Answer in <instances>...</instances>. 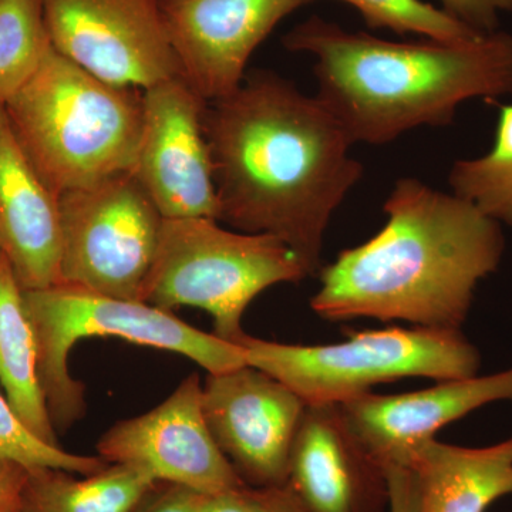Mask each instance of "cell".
<instances>
[{"label":"cell","instance_id":"10","mask_svg":"<svg viewBox=\"0 0 512 512\" xmlns=\"http://www.w3.org/2000/svg\"><path fill=\"white\" fill-rule=\"evenodd\" d=\"M207 104L184 77L143 92V128L131 173L164 220L218 221L217 191L204 127Z\"/></svg>","mask_w":512,"mask_h":512},{"label":"cell","instance_id":"18","mask_svg":"<svg viewBox=\"0 0 512 512\" xmlns=\"http://www.w3.org/2000/svg\"><path fill=\"white\" fill-rule=\"evenodd\" d=\"M0 384L5 397L29 429L53 446L57 431L39 377V355L23 291L8 259L0 258Z\"/></svg>","mask_w":512,"mask_h":512},{"label":"cell","instance_id":"5","mask_svg":"<svg viewBox=\"0 0 512 512\" xmlns=\"http://www.w3.org/2000/svg\"><path fill=\"white\" fill-rule=\"evenodd\" d=\"M37 343L39 377L57 434L83 419L84 384L73 379L69 356L86 338H120L134 345L188 357L208 375L247 365L244 349L188 325L170 311L134 299L114 298L57 284L23 291Z\"/></svg>","mask_w":512,"mask_h":512},{"label":"cell","instance_id":"7","mask_svg":"<svg viewBox=\"0 0 512 512\" xmlns=\"http://www.w3.org/2000/svg\"><path fill=\"white\" fill-rule=\"evenodd\" d=\"M247 365L275 377L306 406L345 404L376 384L478 375L481 355L461 330L386 328L349 333L330 345H288L247 335Z\"/></svg>","mask_w":512,"mask_h":512},{"label":"cell","instance_id":"11","mask_svg":"<svg viewBox=\"0 0 512 512\" xmlns=\"http://www.w3.org/2000/svg\"><path fill=\"white\" fill-rule=\"evenodd\" d=\"M305 409L298 394L254 366L208 375L202 384L208 429L251 487H285Z\"/></svg>","mask_w":512,"mask_h":512},{"label":"cell","instance_id":"22","mask_svg":"<svg viewBox=\"0 0 512 512\" xmlns=\"http://www.w3.org/2000/svg\"><path fill=\"white\" fill-rule=\"evenodd\" d=\"M302 5L316 0H301ZM360 13L370 29L392 30L397 35H417L440 42H466L484 35L468 28L443 9L423 0H339Z\"/></svg>","mask_w":512,"mask_h":512},{"label":"cell","instance_id":"12","mask_svg":"<svg viewBox=\"0 0 512 512\" xmlns=\"http://www.w3.org/2000/svg\"><path fill=\"white\" fill-rule=\"evenodd\" d=\"M97 453L107 463L138 468L158 483L183 485L205 495L248 485L208 429L197 373L185 377L150 412L110 427L100 437Z\"/></svg>","mask_w":512,"mask_h":512},{"label":"cell","instance_id":"20","mask_svg":"<svg viewBox=\"0 0 512 512\" xmlns=\"http://www.w3.org/2000/svg\"><path fill=\"white\" fill-rule=\"evenodd\" d=\"M448 185L501 227L512 228V104H498L490 150L480 157L457 160Z\"/></svg>","mask_w":512,"mask_h":512},{"label":"cell","instance_id":"26","mask_svg":"<svg viewBox=\"0 0 512 512\" xmlns=\"http://www.w3.org/2000/svg\"><path fill=\"white\" fill-rule=\"evenodd\" d=\"M204 497L183 485L158 483L134 512H200Z\"/></svg>","mask_w":512,"mask_h":512},{"label":"cell","instance_id":"29","mask_svg":"<svg viewBox=\"0 0 512 512\" xmlns=\"http://www.w3.org/2000/svg\"><path fill=\"white\" fill-rule=\"evenodd\" d=\"M278 512H306L302 505L295 500V497L289 493L288 488H281L279 494Z\"/></svg>","mask_w":512,"mask_h":512},{"label":"cell","instance_id":"25","mask_svg":"<svg viewBox=\"0 0 512 512\" xmlns=\"http://www.w3.org/2000/svg\"><path fill=\"white\" fill-rule=\"evenodd\" d=\"M441 9L478 33L500 30L501 16L512 13V0H439Z\"/></svg>","mask_w":512,"mask_h":512},{"label":"cell","instance_id":"23","mask_svg":"<svg viewBox=\"0 0 512 512\" xmlns=\"http://www.w3.org/2000/svg\"><path fill=\"white\" fill-rule=\"evenodd\" d=\"M0 458L19 464L28 471L62 470L67 473L89 476L109 466L99 456H80L69 453L60 446L47 443L29 429L19 414L10 406L5 394L0 392Z\"/></svg>","mask_w":512,"mask_h":512},{"label":"cell","instance_id":"6","mask_svg":"<svg viewBox=\"0 0 512 512\" xmlns=\"http://www.w3.org/2000/svg\"><path fill=\"white\" fill-rule=\"evenodd\" d=\"M308 276L298 255L274 235L224 228L214 218L164 220L141 301L170 312L201 309L211 316L215 336L239 346L248 335L242 318L256 296Z\"/></svg>","mask_w":512,"mask_h":512},{"label":"cell","instance_id":"28","mask_svg":"<svg viewBox=\"0 0 512 512\" xmlns=\"http://www.w3.org/2000/svg\"><path fill=\"white\" fill-rule=\"evenodd\" d=\"M29 471L0 458V512H19L25 505Z\"/></svg>","mask_w":512,"mask_h":512},{"label":"cell","instance_id":"1","mask_svg":"<svg viewBox=\"0 0 512 512\" xmlns=\"http://www.w3.org/2000/svg\"><path fill=\"white\" fill-rule=\"evenodd\" d=\"M204 127L218 221L274 235L319 274L330 220L365 173L335 117L285 77L255 70L207 104Z\"/></svg>","mask_w":512,"mask_h":512},{"label":"cell","instance_id":"19","mask_svg":"<svg viewBox=\"0 0 512 512\" xmlns=\"http://www.w3.org/2000/svg\"><path fill=\"white\" fill-rule=\"evenodd\" d=\"M157 484L126 464L89 476L42 468L29 471L25 505L30 512H134Z\"/></svg>","mask_w":512,"mask_h":512},{"label":"cell","instance_id":"3","mask_svg":"<svg viewBox=\"0 0 512 512\" xmlns=\"http://www.w3.org/2000/svg\"><path fill=\"white\" fill-rule=\"evenodd\" d=\"M282 45L315 59V96L353 144L450 126L467 101L512 96V35L503 30L466 42H393L311 16Z\"/></svg>","mask_w":512,"mask_h":512},{"label":"cell","instance_id":"9","mask_svg":"<svg viewBox=\"0 0 512 512\" xmlns=\"http://www.w3.org/2000/svg\"><path fill=\"white\" fill-rule=\"evenodd\" d=\"M50 43L80 69L146 92L183 77L160 0H42Z\"/></svg>","mask_w":512,"mask_h":512},{"label":"cell","instance_id":"15","mask_svg":"<svg viewBox=\"0 0 512 512\" xmlns=\"http://www.w3.org/2000/svg\"><path fill=\"white\" fill-rule=\"evenodd\" d=\"M512 402V367L487 376L441 380L403 394L367 393L340 404L380 466L409 467L441 429L487 404Z\"/></svg>","mask_w":512,"mask_h":512},{"label":"cell","instance_id":"21","mask_svg":"<svg viewBox=\"0 0 512 512\" xmlns=\"http://www.w3.org/2000/svg\"><path fill=\"white\" fill-rule=\"evenodd\" d=\"M52 49L42 0H0V104L25 86Z\"/></svg>","mask_w":512,"mask_h":512},{"label":"cell","instance_id":"4","mask_svg":"<svg viewBox=\"0 0 512 512\" xmlns=\"http://www.w3.org/2000/svg\"><path fill=\"white\" fill-rule=\"evenodd\" d=\"M3 107L20 147L57 197L133 170L143 92L103 82L53 47Z\"/></svg>","mask_w":512,"mask_h":512},{"label":"cell","instance_id":"27","mask_svg":"<svg viewBox=\"0 0 512 512\" xmlns=\"http://www.w3.org/2000/svg\"><path fill=\"white\" fill-rule=\"evenodd\" d=\"M389 491L387 512H419V484L412 468L384 467Z\"/></svg>","mask_w":512,"mask_h":512},{"label":"cell","instance_id":"2","mask_svg":"<svg viewBox=\"0 0 512 512\" xmlns=\"http://www.w3.org/2000/svg\"><path fill=\"white\" fill-rule=\"evenodd\" d=\"M383 228L319 271L311 308L322 319L402 320L461 330L478 285L500 268L503 227L454 192L399 178Z\"/></svg>","mask_w":512,"mask_h":512},{"label":"cell","instance_id":"14","mask_svg":"<svg viewBox=\"0 0 512 512\" xmlns=\"http://www.w3.org/2000/svg\"><path fill=\"white\" fill-rule=\"evenodd\" d=\"M286 488L306 512H387L384 468L340 404L306 406Z\"/></svg>","mask_w":512,"mask_h":512},{"label":"cell","instance_id":"30","mask_svg":"<svg viewBox=\"0 0 512 512\" xmlns=\"http://www.w3.org/2000/svg\"><path fill=\"white\" fill-rule=\"evenodd\" d=\"M19 512H30V510L28 507H26V505H23L22 510H20Z\"/></svg>","mask_w":512,"mask_h":512},{"label":"cell","instance_id":"16","mask_svg":"<svg viewBox=\"0 0 512 512\" xmlns=\"http://www.w3.org/2000/svg\"><path fill=\"white\" fill-rule=\"evenodd\" d=\"M0 248L22 291L60 282L59 197L30 163L0 104Z\"/></svg>","mask_w":512,"mask_h":512},{"label":"cell","instance_id":"8","mask_svg":"<svg viewBox=\"0 0 512 512\" xmlns=\"http://www.w3.org/2000/svg\"><path fill=\"white\" fill-rule=\"evenodd\" d=\"M59 208V284L141 301L164 218L134 174L63 192Z\"/></svg>","mask_w":512,"mask_h":512},{"label":"cell","instance_id":"24","mask_svg":"<svg viewBox=\"0 0 512 512\" xmlns=\"http://www.w3.org/2000/svg\"><path fill=\"white\" fill-rule=\"evenodd\" d=\"M281 488L251 485L205 495L200 512H278Z\"/></svg>","mask_w":512,"mask_h":512},{"label":"cell","instance_id":"31","mask_svg":"<svg viewBox=\"0 0 512 512\" xmlns=\"http://www.w3.org/2000/svg\"><path fill=\"white\" fill-rule=\"evenodd\" d=\"M0 258H2V248H0Z\"/></svg>","mask_w":512,"mask_h":512},{"label":"cell","instance_id":"13","mask_svg":"<svg viewBox=\"0 0 512 512\" xmlns=\"http://www.w3.org/2000/svg\"><path fill=\"white\" fill-rule=\"evenodd\" d=\"M301 0H160L181 74L207 103L241 86L249 59Z\"/></svg>","mask_w":512,"mask_h":512},{"label":"cell","instance_id":"17","mask_svg":"<svg viewBox=\"0 0 512 512\" xmlns=\"http://www.w3.org/2000/svg\"><path fill=\"white\" fill-rule=\"evenodd\" d=\"M409 468L419 484V512H487L512 495V437L480 448L429 440Z\"/></svg>","mask_w":512,"mask_h":512}]
</instances>
